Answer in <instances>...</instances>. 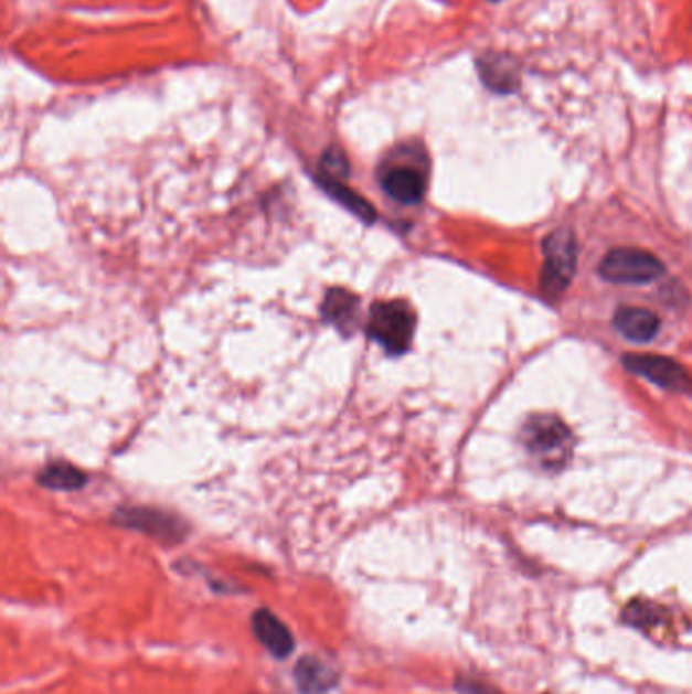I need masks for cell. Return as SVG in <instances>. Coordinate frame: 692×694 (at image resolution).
<instances>
[{
	"label": "cell",
	"mask_w": 692,
	"mask_h": 694,
	"mask_svg": "<svg viewBox=\"0 0 692 694\" xmlns=\"http://www.w3.org/2000/svg\"><path fill=\"white\" fill-rule=\"evenodd\" d=\"M252 631L256 640L275 658H287L295 648L289 628L270 609H256L252 616Z\"/></svg>",
	"instance_id": "52a82bcc"
},
{
	"label": "cell",
	"mask_w": 692,
	"mask_h": 694,
	"mask_svg": "<svg viewBox=\"0 0 692 694\" xmlns=\"http://www.w3.org/2000/svg\"><path fill=\"white\" fill-rule=\"evenodd\" d=\"M457 688L461 694H498L496 691L488 688L486 684L476 681H459L457 682Z\"/></svg>",
	"instance_id": "e0dca14e"
},
{
	"label": "cell",
	"mask_w": 692,
	"mask_h": 694,
	"mask_svg": "<svg viewBox=\"0 0 692 694\" xmlns=\"http://www.w3.org/2000/svg\"><path fill=\"white\" fill-rule=\"evenodd\" d=\"M416 319L404 301H382L372 307L368 319V335L388 354L401 355L408 350L415 335Z\"/></svg>",
	"instance_id": "277c9868"
},
{
	"label": "cell",
	"mask_w": 692,
	"mask_h": 694,
	"mask_svg": "<svg viewBox=\"0 0 692 694\" xmlns=\"http://www.w3.org/2000/svg\"><path fill=\"white\" fill-rule=\"evenodd\" d=\"M123 522L126 526L149 532L152 536H163V538H173V541L181 536V528H179L177 520L157 514L151 510H130V512H126Z\"/></svg>",
	"instance_id": "8fae6325"
},
{
	"label": "cell",
	"mask_w": 692,
	"mask_h": 694,
	"mask_svg": "<svg viewBox=\"0 0 692 694\" xmlns=\"http://www.w3.org/2000/svg\"><path fill=\"white\" fill-rule=\"evenodd\" d=\"M350 173V164L343 151H340L338 147H331L326 151V154L321 157V175L323 178L343 179L348 178Z\"/></svg>",
	"instance_id": "2e32d148"
},
{
	"label": "cell",
	"mask_w": 692,
	"mask_h": 694,
	"mask_svg": "<svg viewBox=\"0 0 692 694\" xmlns=\"http://www.w3.org/2000/svg\"><path fill=\"white\" fill-rule=\"evenodd\" d=\"M377 181L394 202L404 205L423 202L427 191V171L423 169V154L413 151V147H401L392 151L377 169Z\"/></svg>",
	"instance_id": "7a4b0ae2"
},
{
	"label": "cell",
	"mask_w": 692,
	"mask_h": 694,
	"mask_svg": "<svg viewBox=\"0 0 692 694\" xmlns=\"http://www.w3.org/2000/svg\"><path fill=\"white\" fill-rule=\"evenodd\" d=\"M355 309H358V301L353 299L352 295L336 291L329 295L326 307H323V313L338 328L348 329V323H352L353 316H355Z\"/></svg>",
	"instance_id": "9a60e30c"
},
{
	"label": "cell",
	"mask_w": 692,
	"mask_h": 694,
	"mask_svg": "<svg viewBox=\"0 0 692 694\" xmlns=\"http://www.w3.org/2000/svg\"><path fill=\"white\" fill-rule=\"evenodd\" d=\"M520 439L526 453L546 471H558L565 468L575 445L573 433L561 418L554 415L530 417L522 427Z\"/></svg>",
	"instance_id": "6da1fadb"
},
{
	"label": "cell",
	"mask_w": 692,
	"mask_h": 694,
	"mask_svg": "<svg viewBox=\"0 0 692 694\" xmlns=\"http://www.w3.org/2000/svg\"><path fill=\"white\" fill-rule=\"evenodd\" d=\"M295 681L302 694H326L338 684V672L315 656H305L295 666Z\"/></svg>",
	"instance_id": "9c48e42d"
},
{
	"label": "cell",
	"mask_w": 692,
	"mask_h": 694,
	"mask_svg": "<svg viewBox=\"0 0 692 694\" xmlns=\"http://www.w3.org/2000/svg\"><path fill=\"white\" fill-rule=\"evenodd\" d=\"M541 289L551 301L558 299L571 287L577 270V241L571 229H554L542 242Z\"/></svg>",
	"instance_id": "3957f363"
},
{
	"label": "cell",
	"mask_w": 692,
	"mask_h": 694,
	"mask_svg": "<svg viewBox=\"0 0 692 694\" xmlns=\"http://www.w3.org/2000/svg\"><path fill=\"white\" fill-rule=\"evenodd\" d=\"M39 481H41L45 488H51V490L72 492V490L82 488L86 478H84V473L77 471L76 468L57 463V466H50V468L45 469V471L39 476Z\"/></svg>",
	"instance_id": "5bb4252c"
},
{
	"label": "cell",
	"mask_w": 692,
	"mask_h": 694,
	"mask_svg": "<svg viewBox=\"0 0 692 694\" xmlns=\"http://www.w3.org/2000/svg\"><path fill=\"white\" fill-rule=\"evenodd\" d=\"M624 623H628L631 628L642 631L660 630L664 628L670 619V611L667 607L652 604L648 599H636L631 601L624 613H621Z\"/></svg>",
	"instance_id": "30bf717a"
},
{
	"label": "cell",
	"mask_w": 692,
	"mask_h": 694,
	"mask_svg": "<svg viewBox=\"0 0 692 694\" xmlns=\"http://www.w3.org/2000/svg\"><path fill=\"white\" fill-rule=\"evenodd\" d=\"M621 362L626 370L650 380L660 388L680 392V394H692V376L680 366L677 360H670L664 355L628 354L621 357Z\"/></svg>",
	"instance_id": "8992f818"
},
{
	"label": "cell",
	"mask_w": 692,
	"mask_h": 694,
	"mask_svg": "<svg viewBox=\"0 0 692 694\" xmlns=\"http://www.w3.org/2000/svg\"><path fill=\"white\" fill-rule=\"evenodd\" d=\"M599 275L614 285H648L664 275V265L648 250L616 248L605 254Z\"/></svg>",
	"instance_id": "5b68a950"
},
{
	"label": "cell",
	"mask_w": 692,
	"mask_h": 694,
	"mask_svg": "<svg viewBox=\"0 0 692 694\" xmlns=\"http://www.w3.org/2000/svg\"><path fill=\"white\" fill-rule=\"evenodd\" d=\"M319 183H321L323 190H328L336 200H340L343 205H348L355 214L362 215L365 220H372V217L376 215V212L365 203V200H362L358 193H353L341 179L323 178V175H319Z\"/></svg>",
	"instance_id": "4fadbf2b"
},
{
	"label": "cell",
	"mask_w": 692,
	"mask_h": 694,
	"mask_svg": "<svg viewBox=\"0 0 692 694\" xmlns=\"http://www.w3.org/2000/svg\"><path fill=\"white\" fill-rule=\"evenodd\" d=\"M508 65L510 62H503V55L500 53L478 60V70L483 84L496 92H510L512 79L517 82L518 77L514 74H503V67H508Z\"/></svg>",
	"instance_id": "7c38bea8"
},
{
	"label": "cell",
	"mask_w": 692,
	"mask_h": 694,
	"mask_svg": "<svg viewBox=\"0 0 692 694\" xmlns=\"http://www.w3.org/2000/svg\"><path fill=\"white\" fill-rule=\"evenodd\" d=\"M614 325L626 340L634 341V343H648L658 335L660 319L648 309L621 307V309H617Z\"/></svg>",
	"instance_id": "ba28073f"
}]
</instances>
